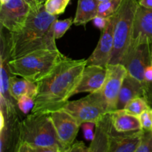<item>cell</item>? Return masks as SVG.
<instances>
[{
  "label": "cell",
  "instance_id": "28",
  "mask_svg": "<svg viewBox=\"0 0 152 152\" xmlns=\"http://www.w3.org/2000/svg\"><path fill=\"white\" fill-rule=\"evenodd\" d=\"M95 127L94 123H91V122H88V123H84L81 125V128L83 129V132L84 133L85 139L88 141H91V142L94 139V128Z\"/></svg>",
  "mask_w": 152,
  "mask_h": 152
},
{
  "label": "cell",
  "instance_id": "6",
  "mask_svg": "<svg viewBox=\"0 0 152 152\" xmlns=\"http://www.w3.org/2000/svg\"><path fill=\"white\" fill-rule=\"evenodd\" d=\"M107 74L102 87L94 95L100 102L106 112H112L117 109L119 93L127 70L121 63L108 64L106 66Z\"/></svg>",
  "mask_w": 152,
  "mask_h": 152
},
{
  "label": "cell",
  "instance_id": "36",
  "mask_svg": "<svg viewBox=\"0 0 152 152\" xmlns=\"http://www.w3.org/2000/svg\"><path fill=\"white\" fill-rule=\"evenodd\" d=\"M151 65H152V55H151Z\"/></svg>",
  "mask_w": 152,
  "mask_h": 152
},
{
  "label": "cell",
  "instance_id": "21",
  "mask_svg": "<svg viewBox=\"0 0 152 152\" xmlns=\"http://www.w3.org/2000/svg\"><path fill=\"white\" fill-rule=\"evenodd\" d=\"M123 0H108L99 2L97 16L108 18L114 16L121 5Z\"/></svg>",
  "mask_w": 152,
  "mask_h": 152
},
{
  "label": "cell",
  "instance_id": "14",
  "mask_svg": "<svg viewBox=\"0 0 152 152\" xmlns=\"http://www.w3.org/2000/svg\"><path fill=\"white\" fill-rule=\"evenodd\" d=\"M132 41L146 42L152 47V9L145 8L139 4Z\"/></svg>",
  "mask_w": 152,
  "mask_h": 152
},
{
  "label": "cell",
  "instance_id": "2",
  "mask_svg": "<svg viewBox=\"0 0 152 152\" xmlns=\"http://www.w3.org/2000/svg\"><path fill=\"white\" fill-rule=\"evenodd\" d=\"M57 19L58 16L46 11L44 4L31 9L22 29L7 34L10 59L37 50L58 49L54 35V22Z\"/></svg>",
  "mask_w": 152,
  "mask_h": 152
},
{
  "label": "cell",
  "instance_id": "19",
  "mask_svg": "<svg viewBox=\"0 0 152 152\" xmlns=\"http://www.w3.org/2000/svg\"><path fill=\"white\" fill-rule=\"evenodd\" d=\"M10 92L12 97L17 100L23 95L35 98L37 94V84L26 79L11 74L10 77Z\"/></svg>",
  "mask_w": 152,
  "mask_h": 152
},
{
  "label": "cell",
  "instance_id": "35",
  "mask_svg": "<svg viewBox=\"0 0 152 152\" xmlns=\"http://www.w3.org/2000/svg\"><path fill=\"white\" fill-rule=\"evenodd\" d=\"M99 2H103V1H108V0H97Z\"/></svg>",
  "mask_w": 152,
  "mask_h": 152
},
{
  "label": "cell",
  "instance_id": "17",
  "mask_svg": "<svg viewBox=\"0 0 152 152\" xmlns=\"http://www.w3.org/2000/svg\"><path fill=\"white\" fill-rule=\"evenodd\" d=\"M111 119L114 131L117 133H129L142 129L139 117L123 110L112 111Z\"/></svg>",
  "mask_w": 152,
  "mask_h": 152
},
{
  "label": "cell",
  "instance_id": "15",
  "mask_svg": "<svg viewBox=\"0 0 152 152\" xmlns=\"http://www.w3.org/2000/svg\"><path fill=\"white\" fill-rule=\"evenodd\" d=\"M113 133L108 152H136L140 143L142 129L129 133Z\"/></svg>",
  "mask_w": 152,
  "mask_h": 152
},
{
  "label": "cell",
  "instance_id": "29",
  "mask_svg": "<svg viewBox=\"0 0 152 152\" xmlns=\"http://www.w3.org/2000/svg\"><path fill=\"white\" fill-rule=\"evenodd\" d=\"M66 152H89V147L86 146L83 141H77L74 142Z\"/></svg>",
  "mask_w": 152,
  "mask_h": 152
},
{
  "label": "cell",
  "instance_id": "8",
  "mask_svg": "<svg viewBox=\"0 0 152 152\" xmlns=\"http://www.w3.org/2000/svg\"><path fill=\"white\" fill-rule=\"evenodd\" d=\"M62 108L68 111L80 126L88 122L96 124L104 114L108 113L93 93L77 100H68Z\"/></svg>",
  "mask_w": 152,
  "mask_h": 152
},
{
  "label": "cell",
  "instance_id": "16",
  "mask_svg": "<svg viewBox=\"0 0 152 152\" xmlns=\"http://www.w3.org/2000/svg\"><path fill=\"white\" fill-rule=\"evenodd\" d=\"M143 94L142 83L127 73L119 93L116 111L123 109L128 102L138 96H143Z\"/></svg>",
  "mask_w": 152,
  "mask_h": 152
},
{
  "label": "cell",
  "instance_id": "34",
  "mask_svg": "<svg viewBox=\"0 0 152 152\" xmlns=\"http://www.w3.org/2000/svg\"><path fill=\"white\" fill-rule=\"evenodd\" d=\"M7 1H9V0H1V4H4V3L7 2Z\"/></svg>",
  "mask_w": 152,
  "mask_h": 152
},
{
  "label": "cell",
  "instance_id": "22",
  "mask_svg": "<svg viewBox=\"0 0 152 152\" xmlns=\"http://www.w3.org/2000/svg\"><path fill=\"white\" fill-rule=\"evenodd\" d=\"M71 0H45L44 2L46 11L53 16H59L65 12Z\"/></svg>",
  "mask_w": 152,
  "mask_h": 152
},
{
  "label": "cell",
  "instance_id": "31",
  "mask_svg": "<svg viewBox=\"0 0 152 152\" xmlns=\"http://www.w3.org/2000/svg\"><path fill=\"white\" fill-rule=\"evenodd\" d=\"M138 3L142 7L152 9V0H137Z\"/></svg>",
  "mask_w": 152,
  "mask_h": 152
},
{
  "label": "cell",
  "instance_id": "18",
  "mask_svg": "<svg viewBox=\"0 0 152 152\" xmlns=\"http://www.w3.org/2000/svg\"><path fill=\"white\" fill-rule=\"evenodd\" d=\"M97 0H78L74 24L75 25H86L93 20L98 13Z\"/></svg>",
  "mask_w": 152,
  "mask_h": 152
},
{
  "label": "cell",
  "instance_id": "23",
  "mask_svg": "<svg viewBox=\"0 0 152 152\" xmlns=\"http://www.w3.org/2000/svg\"><path fill=\"white\" fill-rule=\"evenodd\" d=\"M143 97L147 101L149 106L152 108V65H148L145 68L144 74Z\"/></svg>",
  "mask_w": 152,
  "mask_h": 152
},
{
  "label": "cell",
  "instance_id": "37",
  "mask_svg": "<svg viewBox=\"0 0 152 152\" xmlns=\"http://www.w3.org/2000/svg\"><path fill=\"white\" fill-rule=\"evenodd\" d=\"M151 51H152V47H151Z\"/></svg>",
  "mask_w": 152,
  "mask_h": 152
},
{
  "label": "cell",
  "instance_id": "25",
  "mask_svg": "<svg viewBox=\"0 0 152 152\" xmlns=\"http://www.w3.org/2000/svg\"><path fill=\"white\" fill-rule=\"evenodd\" d=\"M136 152H152V130H142L140 143Z\"/></svg>",
  "mask_w": 152,
  "mask_h": 152
},
{
  "label": "cell",
  "instance_id": "4",
  "mask_svg": "<svg viewBox=\"0 0 152 152\" xmlns=\"http://www.w3.org/2000/svg\"><path fill=\"white\" fill-rule=\"evenodd\" d=\"M64 56L59 49L37 50L21 57L10 59L9 69L13 75L37 83L49 74Z\"/></svg>",
  "mask_w": 152,
  "mask_h": 152
},
{
  "label": "cell",
  "instance_id": "1",
  "mask_svg": "<svg viewBox=\"0 0 152 152\" xmlns=\"http://www.w3.org/2000/svg\"><path fill=\"white\" fill-rule=\"evenodd\" d=\"M87 65V59H73L67 56L49 74L37 82V94L31 113L50 114L61 109L73 96Z\"/></svg>",
  "mask_w": 152,
  "mask_h": 152
},
{
  "label": "cell",
  "instance_id": "12",
  "mask_svg": "<svg viewBox=\"0 0 152 152\" xmlns=\"http://www.w3.org/2000/svg\"><path fill=\"white\" fill-rule=\"evenodd\" d=\"M107 68L96 65H87L74 95L80 93H93L99 90L105 80Z\"/></svg>",
  "mask_w": 152,
  "mask_h": 152
},
{
  "label": "cell",
  "instance_id": "20",
  "mask_svg": "<svg viewBox=\"0 0 152 152\" xmlns=\"http://www.w3.org/2000/svg\"><path fill=\"white\" fill-rule=\"evenodd\" d=\"M150 108L151 107L149 106V105L143 96H138V97L134 98V99H132L130 102H128L127 105L122 110H123L126 112L129 113V114L139 116L144 111Z\"/></svg>",
  "mask_w": 152,
  "mask_h": 152
},
{
  "label": "cell",
  "instance_id": "3",
  "mask_svg": "<svg viewBox=\"0 0 152 152\" xmlns=\"http://www.w3.org/2000/svg\"><path fill=\"white\" fill-rule=\"evenodd\" d=\"M16 152H62L49 114L27 116L18 125Z\"/></svg>",
  "mask_w": 152,
  "mask_h": 152
},
{
  "label": "cell",
  "instance_id": "24",
  "mask_svg": "<svg viewBox=\"0 0 152 152\" xmlns=\"http://www.w3.org/2000/svg\"><path fill=\"white\" fill-rule=\"evenodd\" d=\"M74 24V19L72 17L67 18L62 20H57L54 22V35L56 39L62 38L71 25Z\"/></svg>",
  "mask_w": 152,
  "mask_h": 152
},
{
  "label": "cell",
  "instance_id": "26",
  "mask_svg": "<svg viewBox=\"0 0 152 152\" xmlns=\"http://www.w3.org/2000/svg\"><path fill=\"white\" fill-rule=\"evenodd\" d=\"M35 98L28 95H23L16 100L17 107L23 114H28L34 106Z\"/></svg>",
  "mask_w": 152,
  "mask_h": 152
},
{
  "label": "cell",
  "instance_id": "5",
  "mask_svg": "<svg viewBox=\"0 0 152 152\" xmlns=\"http://www.w3.org/2000/svg\"><path fill=\"white\" fill-rule=\"evenodd\" d=\"M138 7L137 0H123L122 1L117 12L114 32V48L109 64L121 63L130 46Z\"/></svg>",
  "mask_w": 152,
  "mask_h": 152
},
{
  "label": "cell",
  "instance_id": "9",
  "mask_svg": "<svg viewBox=\"0 0 152 152\" xmlns=\"http://www.w3.org/2000/svg\"><path fill=\"white\" fill-rule=\"evenodd\" d=\"M31 10V6L25 0H9L1 4V28L10 33L19 31L25 26Z\"/></svg>",
  "mask_w": 152,
  "mask_h": 152
},
{
  "label": "cell",
  "instance_id": "11",
  "mask_svg": "<svg viewBox=\"0 0 152 152\" xmlns=\"http://www.w3.org/2000/svg\"><path fill=\"white\" fill-rule=\"evenodd\" d=\"M116 18L117 13L111 16L107 26L101 31L97 45L87 59V65H96L106 68L109 64L114 48V32Z\"/></svg>",
  "mask_w": 152,
  "mask_h": 152
},
{
  "label": "cell",
  "instance_id": "7",
  "mask_svg": "<svg viewBox=\"0 0 152 152\" xmlns=\"http://www.w3.org/2000/svg\"><path fill=\"white\" fill-rule=\"evenodd\" d=\"M151 55L152 51L149 43L132 41L121 64L126 68L128 74H131L143 85L145 68L151 65Z\"/></svg>",
  "mask_w": 152,
  "mask_h": 152
},
{
  "label": "cell",
  "instance_id": "13",
  "mask_svg": "<svg viewBox=\"0 0 152 152\" xmlns=\"http://www.w3.org/2000/svg\"><path fill=\"white\" fill-rule=\"evenodd\" d=\"M114 133L111 112L106 113L95 124V133L89 152H108L110 140Z\"/></svg>",
  "mask_w": 152,
  "mask_h": 152
},
{
  "label": "cell",
  "instance_id": "33",
  "mask_svg": "<svg viewBox=\"0 0 152 152\" xmlns=\"http://www.w3.org/2000/svg\"><path fill=\"white\" fill-rule=\"evenodd\" d=\"M45 1V0H37V2H38L39 4H44Z\"/></svg>",
  "mask_w": 152,
  "mask_h": 152
},
{
  "label": "cell",
  "instance_id": "38",
  "mask_svg": "<svg viewBox=\"0 0 152 152\" xmlns=\"http://www.w3.org/2000/svg\"><path fill=\"white\" fill-rule=\"evenodd\" d=\"M151 130H152V129H151Z\"/></svg>",
  "mask_w": 152,
  "mask_h": 152
},
{
  "label": "cell",
  "instance_id": "30",
  "mask_svg": "<svg viewBox=\"0 0 152 152\" xmlns=\"http://www.w3.org/2000/svg\"><path fill=\"white\" fill-rule=\"evenodd\" d=\"M111 17L105 18L102 17V16H96V17L92 20V22H93L94 25L96 28H99V29L100 30V31H102V30L105 29V27L107 26V25H108V22H109L110 19H111Z\"/></svg>",
  "mask_w": 152,
  "mask_h": 152
},
{
  "label": "cell",
  "instance_id": "27",
  "mask_svg": "<svg viewBox=\"0 0 152 152\" xmlns=\"http://www.w3.org/2000/svg\"><path fill=\"white\" fill-rule=\"evenodd\" d=\"M142 130L148 131L152 129V108L144 111L139 116Z\"/></svg>",
  "mask_w": 152,
  "mask_h": 152
},
{
  "label": "cell",
  "instance_id": "32",
  "mask_svg": "<svg viewBox=\"0 0 152 152\" xmlns=\"http://www.w3.org/2000/svg\"><path fill=\"white\" fill-rule=\"evenodd\" d=\"M25 1L28 2V4L31 6V9L36 8V7H38L39 4L37 2V0H25Z\"/></svg>",
  "mask_w": 152,
  "mask_h": 152
},
{
  "label": "cell",
  "instance_id": "10",
  "mask_svg": "<svg viewBox=\"0 0 152 152\" xmlns=\"http://www.w3.org/2000/svg\"><path fill=\"white\" fill-rule=\"evenodd\" d=\"M49 116L62 148V152H66L74 142L81 126L63 108L53 111L49 114Z\"/></svg>",
  "mask_w": 152,
  "mask_h": 152
}]
</instances>
